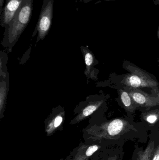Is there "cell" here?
<instances>
[{
	"label": "cell",
	"mask_w": 159,
	"mask_h": 160,
	"mask_svg": "<svg viewBox=\"0 0 159 160\" xmlns=\"http://www.w3.org/2000/svg\"><path fill=\"white\" fill-rule=\"evenodd\" d=\"M5 0H0V15L2 14Z\"/></svg>",
	"instance_id": "cell-17"
},
{
	"label": "cell",
	"mask_w": 159,
	"mask_h": 160,
	"mask_svg": "<svg viewBox=\"0 0 159 160\" xmlns=\"http://www.w3.org/2000/svg\"><path fill=\"white\" fill-rule=\"evenodd\" d=\"M119 98L122 105L126 111L130 112H133L137 109V104L132 98L128 91L123 89L119 90Z\"/></svg>",
	"instance_id": "cell-9"
},
{
	"label": "cell",
	"mask_w": 159,
	"mask_h": 160,
	"mask_svg": "<svg viewBox=\"0 0 159 160\" xmlns=\"http://www.w3.org/2000/svg\"><path fill=\"white\" fill-rule=\"evenodd\" d=\"M158 38L159 39V28L158 29Z\"/></svg>",
	"instance_id": "cell-22"
},
{
	"label": "cell",
	"mask_w": 159,
	"mask_h": 160,
	"mask_svg": "<svg viewBox=\"0 0 159 160\" xmlns=\"http://www.w3.org/2000/svg\"><path fill=\"white\" fill-rule=\"evenodd\" d=\"M132 126L122 118H115L89 130L91 138L95 140H115L120 138L131 129Z\"/></svg>",
	"instance_id": "cell-3"
},
{
	"label": "cell",
	"mask_w": 159,
	"mask_h": 160,
	"mask_svg": "<svg viewBox=\"0 0 159 160\" xmlns=\"http://www.w3.org/2000/svg\"><path fill=\"white\" fill-rule=\"evenodd\" d=\"M34 0H23L10 22L5 27L2 44L11 47L16 43L30 20Z\"/></svg>",
	"instance_id": "cell-1"
},
{
	"label": "cell",
	"mask_w": 159,
	"mask_h": 160,
	"mask_svg": "<svg viewBox=\"0 0 159 160\" xmlns=\"http://www.w3.org/2000/svg\"><path fill=\"white\" fill-rule=\"evenodd\" d=\"M100 148V146L98 145H93L89 147L85 151L84 154H82V155H78L77 154V155L82 158L83 160H87L89 158L92 156Z\"/></svg>",
	"instance_id": "cell-14"
},
{
	"label": "cell",
	"mask_w": 159,
	"mask_h": 160,
	"mask_svg": "<svg viewBox=\"0 0 159 160\" xmlns=\"http://www.w3.org/2000/svg\"></svg>",
	"instance_id": "cell-26"
},
{
	"label": "cell",
	"mask_w": 159,
	"mask_h": 160,
	"mask_svg": "<svg viewBox=\"0 0 159 160\" xmlns=\"http://www.w3.org/2000/svg\"><path fill=\"white\" fill-rule=\"evenodd\" d=\"M152 95L155 97L159 98V86L154 88H152L151 91Z\"/></svg>",
	"instance_id": "cell-16"
},
{
	"label": "cell",
	"mask_w": 159,
	"mask_h": 160,
	"mask_svg": "<svg viewBox=\"0 0 159 160\" xmlns=\"http://www.w3.org/2000/svg\"><path fill=\"white\" fill-rule=\"evenodd\" d=\"M23 0H5L2 14L0 15L2 27H5L12 20Z\"/></svg>",
	"instance_id": "cell-6"
},
{
	"label": "cell",
	"mask_w": 159,
	"mask_h": 160,
	"mask_svg": "<svg viewBox=\"0 0 159 160\" xmlns=\"http://www.w3.org/2000/svg\"><path fill=\"white\" fill-rule=\"evenodd\" d=\"M92 0H79L78 2H83L85 3H87L89 2H91Z\"/></svg>",
	"instance_id": "cell-18"
},
{
	"label": "cell",
	"mask_w": 159,
	"mask_h": 160,
	"mask_svg": "<svg viewBox=\"0 0 159 160\" xmlns=\"http://www.w3.org/2000/svg\"><path fill=\"white\" fill-rule=\"evenodd\" d=\"M143 118L149 124H156L159 119V112L153 111L145 113Z\"/></svg>",
	"instance_id": "cell-13"
},
{
	"label": "cell",
	"mask_w": 159,
	"mask_h": 160,
	"mask_svg": "<svg viewBox=\"0 0 159 160\" xmlns=\"http://www.w3.org/2000/svg\"><path fill=\"white\" fill-rule=\"evenodd\" d=\"M54 0H43L38 21L33 36L37 33V42L44 39L48 34L52 24Z\"/></svg>",
	"instance_id": "cell-4"
},
{
	"label": "cell",
	"mask_w": 159,
	"mask_h": 160,
	"mask_svg": "<svg viewBox=\"0 0 159 160\" xmlns=\"http://www.w3.org/2000/svg\"><path fill=\"white\" fill-rule=\"evenodd\" d=\"M158 67H159V65H158Z\"/></svg>",
	"instance_id": "cell-25"
},
{
	"label": "cell",
	"mask_w": 159,
	"mask_h": 160,
	"mask_svg": "<svg viewBox=\"0 0 159 160\" xmlns=\"http://www.w3.org/2000/svg\"><path fill=\"white\" fill-rule=\"evenodd\" d=\"M64 113L63 112H60L52 116L46 122L45 125V132L47 136L52 135L62 125L64 118Z\"/></svg>",
	"instance_id": "cell-7"
},
{
	"label": "cell",
	"mask_w": 159,
	"mask_h": 160,
	"mask_svg": "<svg viewBox=\"0 0 159 160\" xmlns=\"http://www.w3.org/2000/svg\"><path fill=\"white\" fill-rule=\"evenodd\" d=\"M151 160H159V145L155 148Z\"/></svg>",
	"instance_id": "cell-15"
},
{
	"label": "cell",
	"mask_w": 159,
	"mask_h": 160,
	"mask_svg": "<svg viewBox=\"0 0 159 160\" xmlns=\"http://www.w3.org/2000/svg\"><path fill=\"white\" fill-rule=\"evenodd\" d=\"M123 68L129 72L123 75L120 82L125 87L137 88H154L159 86V82L155 76L134 64L124 61Z\"/></svg>",
	"instance_id": "cell-2"
},
{
	"label": "cell",
	"mask_w": 159,
	"mask_h": 160,
	"mask_svg": "<svg viewBox=\"0 0 159 160\" xmlns=\"http://www.w3.org/2000/svg\"><path fill=\"white\" fill-rule=\"evenodd\" d=\"M105 1H115V0H104Z\"/></svg>",
	"instance_id": "cell-23"
},
{
	"label": "cell",
	"mask_w": 159,
	"mask_h": 160,
	"mask_svg": "<svg viewBox=\"0 0 159 160\" xmlns=\"http://www.w3.org/2000/svg\"><path fill=\"white\" fill-rule=\"evenodd\" d=\"M157 62H159V57L158 58V59Z\"/></svg>",
	"instance_id": "cell-24"
},
{
	"label": "cell",
	"mask_w": 159,
	"mask_h": 160,
	"mask_svg": "<svg viewBox=\"0 0 159 160\" xmlns=\"http://www.w3.org/2000/svg\"><path fill=\"white\" fill-rule=\"evenodd\" d=\"M7 95V84L5 81H1L0 87V111L2 115L4 112L6 101Z\"/></svg>",
	"instance_id": "cell-12"
},
{
	"label": "cell",
	"mask_w": 159,
	"mask_h": 160,
	"mask_svg": "<svg viewBox=\"0 0 159 160\" xmlns=\"http://www.w3.org/2000/svg\"><path fill=\"white\" fill-rule=\"evenodd\" d=\"M82 52H83L86 65L85 74L87 75V77H89L90 74L91 68L94 66V64L95 63V58L93 53L87 48L82 47Z\"/></svg>",
	"instance_id": "cell-10"
},
{
	"label": "cell",
	"mask_w": 159,
	"mask_h": 160,
	"mask_svg": "<svg viewBox=\"0 0 159 160\" xmlns=\"http://www.w3.org/2000/svg\"><path fill=\"white\" fill-rule=\"evenodd\" d=\"M73 159H72V158H71V157L70 156H69V157H68V158H66V159H61V160H72Z\"/></svg>",
	"instance_id": "cell-20"
},
{
	"label": "cell",
	"mask_w": 159,
	"mask_h": 160,
	"mask_svg": "<svg viewBox=\"0 0 159 160\" xmlns=\"http://www.w3.org/2000/svg\"><path fill=\"white\" fill-rule=\"evenodd\" d=\"M155 148L154 142H150L144 150L138 153L136 160H151Z\"/></svg>",
	"instance_id": "cell-11"
},
{
	"label": "cell",
	"mask_w": 159,
	"mask_h": 160,
	"mask_svg": "<svg viewBox=\"0 0 159 160\" xmlns=\"http://www.w3.org/2000/svg\"><path fill=\"white\" fill-rule=\"evenodd\" d=\"M72 160H84L83 159L81 158H80V157H79V156H77V155H76V156L75 158H74Z\"/></svg>",
	"instance_id": "cell-19"
},
{
	"label": "cell",
	"mask_w": 159,
	"mask_h": 160,
	"mask_svg": "<svg viewBox=\"0 0 159 160\" xmlns=\"http://www.w3.org/2000/svg\"><path fill=\"white\" fill-rule=\"evenodd\" d=\"M103 103V101L100 100L89 103L72 121V123L76 124L87 118L89 116L97 111Z\"/></svg>",
	"instance_id": "cell-8"
},
{
	"label": "cell",
	"mask_w": 159,
	"mask_h": 160,
	"mask_svg": "<svg viewBox=\"0 0 159 160\" xmlns=\"http://www.w3.org/2000/svg\"><path fill=\"white\" fill-rule=\"evenodd\" d=\"M132 98L138 107L150 108L159 105V98L148 94L140 88L125 87Z\"/></svg>",
	"instance_id": "cell-5"
},
{
	"label": "cell",
	"mask_w": 159,
	"mask_h": 160,
	"mask_svg": "<svg viewBox=\"0 0 159 160\" xmlns=\"http://www.w3.org/2000/svg\"><path fill=\"white\" fill-rule=\"evenodd\" d=\"M110 160H116L115 158H112L110 159Z\"/></svg>",
	"instance_id": "cell-21"
}]
</instances>
